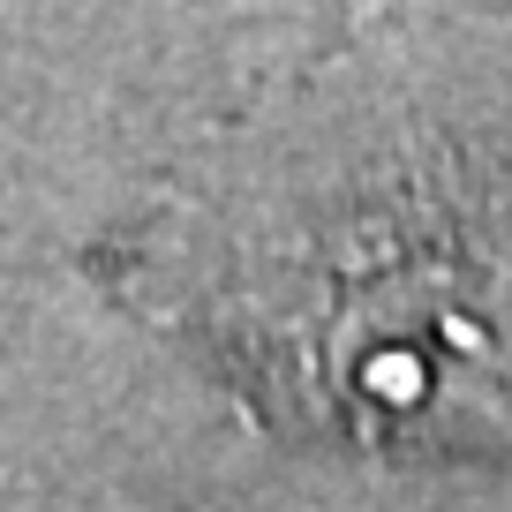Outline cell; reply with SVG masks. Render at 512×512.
Returning <instances> with one entry per match:
<instances>
[{
	"label": "cell",
	"instance_id": "1",
	"mask_svg": "<svg viewBox=\"0 0 512 512\" xmlns=\"http://www.w3.org/2000/svg\"><path fill=\"white\" fill-rule=\"evenodd\" d=\"M121 287L287 430L512 452V196H196L121 256Z\"/></svg>",
	"mask_w": 512,
	"mask_h": 512
}]
</instances>
